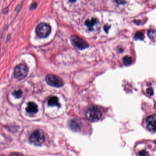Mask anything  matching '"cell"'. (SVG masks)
Returning <instances> with one entry per match:
<instances>
[{
    "label": "cell",
    "mask_w": 156,
    "mask_h": 156,
    "mask_svg": "<svg viewBox=\"0 0 156 156\" xmlns=\"http://www.w3.org/2000/svg\"><path fill=\"white\" fill-rule=\"evenodd\" d=\"M87 118L92 122H97L102 117V113L100 108L95 106L90 107L86 112Z\"/></svg>",
    "instance_id": "1"
},
{
    "label": "cell",
    "mask_w": 156,
    "mask_h": 156,
    "mask_svg": "<svg viewBox=\"0 0 156 156\" xmlns=\"http://www.w3.org/2000/svg\"><path fill=\"white\" fill-rule=\"evenodd\" d=\"M29 140L35 146H41L45 140V136L42 130H36L31 135Z\"/></svg>",
    "instance_id": "2"
},
{
    "label": "cell",
    "mask_w": 156,
    "mask_h": 156,
    "mask_svg": "<svg viewBox=\"0 0 156 156\" xmlns=\"http://www.w3.org/2000/svg\"><path fill=\"white\" fill-rule=\"evenodd\" d=\"M35 32L38 37L41 38H45L50 35L51 32V28L47 23H42L37 26Z\"/></svg>",
    "instance_id": "3"
},
{
    "label": "cell",
    "mask_w": 156,
    "mask_h": 156,
    "mask_svg": "<svg viewBox=\"0 0 156 156\" xmlns=\"http://www.w3.org/2000/svg\"><path fill=\"white\" fill-rule=\"evenodd\" d=\"M29 73V68L24 64H20L14 69V76L16 79L23 80L27 76Z\"/></svg>",
    "instance_id": "4"
},
{
    "label": "cell",
    "mask_w": 156,
    "mask_h": 156,
    "mask_svg": "<svg viewBox=\"0 0 156 156\" xmlns=\"http://www.w3.org/2000/svg\"><path fill=\"white\" fill-rule=\"evenodd\" d=\"M45 80L49 85L54 87H60L64 85V82L62 79L54 75H47Z\"/></svg>",
    "instance_id": "5"
},
{
    "label": "cell",
    "mask_w": 156,
    "mask_h": 156,
    "mask_svg": "<svg viewBox=\"0 0 156 156\" xmlns=\"http://www.w3.org/2000/svg\"><path fill=\"white\" fill-rule=\"evenodd\" d=\"M72 44L76 48L82 50L89 47L88 43L84 40L77 35H73L71 37Z\"/></svg>",
    "instance_id": "6"
},
{
    "label": "cell",
    "mask_w": 156,
    "mask_h": 156,
    "mask_svg": "<svg viewBox=\"0 0 156 156\" xmlns=\"http://www.w3.org/2000/svg\"><path fill=\"white\" fill-rule=\"evenodd\" d=\"M156 115H153L147 118L146 120L147 128L151 132L155 133L156 131Z\"/></svg>",
    "instance_id": "7"
},
{
    "label": "cell",
    "mask_w": 156,
    "mask_h": 156,
    "mask_svg": "<svg viewBox=\"0 0 156 156\" xmlns=\"http://www.w3.org/2000/svg\"><path fill=\"white\" fill-rule=\"evenodd\" d=\"M82 122L78 119L71 120L69 123V126L73 131H77L80 130L82 127Z\"/></svg>",
    "instance_id": "8"
},
{
    "label": "cell",
    "mask_w": 156,
    "mask_h": 156,
    "mask_svg": "<svg viewBox=\"0 0 156 156\" xmlns=\"http://www.w3.org/2000/svg\"><path fill=\"white\" fill-rule=\"evenodd\" d=\"M26 111L29 114H36L38 111V105L34 102H30L28 103Z\"/></svg>",
    "instance_id": "9"
},
{
    "label": "cell",
    "mask_w": 156,
    "mask_h": 156,
    "mask_svg": "<svg viewBox=\"0 0 156 156\" xmlns=\"http://www.w3.org/2000/svg\"><path fill=\"white\" fill-rule=\"evenodd\" d=\"M48 105L49 106H57L60 107L61 105L59 103V99L56 96L51 97L48 100Z\"/></svg>",
    "instance_id": "10"
},
{
    "label": "cell",
    "mask_w": 156,
    "mask_h": 156,
    "mask_svg": "<svg viewBox=\"0 0 156 156\" xmlns=\"http://www.w3.org/2000/svg\"><path fill=\"white\" fill-rule=\"evenodd\" d=\"M98 20L94 18H92L90 20H87L85 21V25L89 28V30H92L93 27L97 23Z\"/></svg>",
    "instance_id": "11"
},
{
    "label": "cell",
    "mask_w": 156,
    "mask_h": 156,
    "mask_svg": "<svg viewBox=\"0 0 156 156\" xmlns=\"http://www.w3.org/2000/svg\"><path fill=\"white\" fill-rule=\"evenodd\" d=\"M123 63L126 66H129L131 65L133 62V59L130 56L126 55L123 58Z\"/></svg>",
    "instance_id": "12"
},
{
    "label": "cell",
    "mask_w": 156,
    "mask_h": 156,
    "mask_svg": "<svg viewBox=\"0 0 156 156\" xmlns=\"http://www.w3.org/2000/svg\"><path fill=\"white\" fill-rule=\"evenodd\" d=\"M144 36L143 33L139 31L136 33L135 36V39L136 40H140V41H142L144 40Z\"/></svg>",
    "instance_id": "13"
},
{
    "label": "cell",
    "mask_w": 156,
    "mask_h": 156,
    "mask_svg": "<svg viewBox=\"0 0 156 156\" xmlns=\"http://www.w3.org/2000/svg\"><path fill=\"white\" fill-rule=\"evenodd\" d=\"M147 35L151 40H155L156 37V32L153 30H150L148 31Z\"/></svg>",
    "instance_id": "14"
},
{
    "label": "cell",
    "mask_w": 156,
    "mask_h": 156,
    "mask_svg": "<svg viewBox=\"0 0 156 156\" xmlns=\"http://www.w3.org/2000/svg\"><path fill=\"white\" fill-rule=\"evenodd\" d=\"M16 98H19L22 97L23 95L22 91L20 90H18V91H15L12 94Z\"/></svg>",
    "instance_id": "15"
},
{
    "label": "cell",
    "mask_w": 156,
    "mask_h": 156,
    "mask_svg": "<svg viewBox=\"0 0 156 156\" xmlns=\"http://www.w3.org/2000/svg\"><path fill=\"white\" fill-rule=\"evenodd\" d=\"M146 93L150 96H152L154 94V90L153 88H151V87H149L146 90Z\"/></svg>",
    "instance_id": "16"
},
{
    "label": "cell",
    "mask_w": 156,
    "mask_h": 156,
    "mask_svg": "<svg viewBox=\"0 0 156 156\" xmlns=\"http://www.w3.org/2000/svg\"><path fill=\"white\" fill-rule=\"evenodd\" d=\"M116 2L119 5H123L126 3L125 0H115Z\"/></svg>",
    "instance_id": "17"
},
{
    "label": "cell",
    "mask_w": 156,
    "mask_h": 156,
    "mask_svg": "<svg viewBox=\"0 0 156 156\" xmlns=\"http://www.w3.org/2000/svg\"><path fill=\"white\" fill-rule=\"evenodd\" d=\"M37 6V4L36 3H34V4H33L32 5L31 7V9H36V7Z\"/></svg>",
    "instance_id": "18"
},
{
    "label": "cell",
    "mask_w": 156,
    "mask_h": 156,
    "mask_svg": "<svg viewBox=\"0 0 156 156\" xmlns=\"http://www.w3.org/2000/svg\"><path fill=\"white\" fill-rule=\"evenodd\" d=\"M109 28H110V26H106V25H105V26H104V30H105V31L106 32H108V29H109Z\"/></svg>",
    "instance_id": "19"
},
{
    "label": "cell",
    "mask_w": 156,
    "mask_h": 156,
    "mask_svg": "<svg viewBox=\"0 0 156 156\" xmlns=\"http://www.w3.org/2000/svg\"><path fill=\"white\" fill-rule=\"evenodd\" d=\"M76 1V0H69V2H73V3L75 2Z\"/></svg>",
    "instance_id": "20"
}]
</instances>
